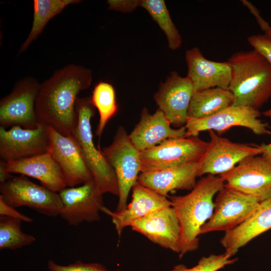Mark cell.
<instances>
[{
	"mask_svg": "<svg viewBox=\"0 0 271 271\" xmlns=\"http://www.w3.org/2000/svg\"><path fill=\"white\" fill-rule=\"evenodd\" d=\"M92 81L91 70L81 66L70 64L56 71L40 84L35 104L39 124L64 136L71 134L78 122L77 96Z\"/></svg>",
	"mask_w": 271,
	"mask_h": 271,
	"instance_id": "6da1fadb",
	"label": "cell"
},
{
	"mask_svg": "<svg viewBox=\"0 0 271 271\" xmlns=\"http://www.w3.org/2000/svg\"><path fill=\"white\" fill-rule=\"evenodd\" d=\"M224 187L220 175L208 174L188 194L170 197L181 228L180 258L198 248L201 228L214 211L213 198Z\"/></svg>",
	"mask_w": 271,
	"mask_h": 271,
	"instance_id": "7a4b0ae2",
	"label": "cell"
},
{
	"mask_svg": "<svg viewBox=\"0 0 271 271\" xmlns=\"http://www.w3.org/2000/svg\"><path fill=\"white\" fill-rule=\"evenodd\" d=\"M227 62L231 68L228 89L233 95L232 105L258 110L271 98V65L254 49L236 52Z\"/></svg>",
	"mask_w": 271,
	"mask_h": 271,
	"instance_id": "3957f363",
	"label": "cell"
},
{
	"mask_svg": "<svg viewBox=\"0 0 271 271\" xmlns=\"http://www.w3.org/2000/svg\"><path fill=\"white\" fill-rule=\"evenodd\" d=\"M78 122L72 133L100 192L118 196L116 177L112 167L93 143L91 119L95 113L91 97H78L76 101Z\"/></svg>",
	"mask_w": 271,
	"mask_h": 271,
	"instance_id": "277c9868",
	"label": "cell"
},
{
	"mask_svg": "<svg viewBox=\"0 0 271 271\" xmlns=\"http://www.w3.org/2000/svg\"><path fill=\"white\" fill-rule=\"evenodd\" d=\"M100 149L116 177L119 193L116 211L120 212L126 208L129 192L138 181L140 152L122 126L118 127L111 144Z\"/></svg>",
	"mask_w": 271,
	"mask_h": 271,
	"instance_id": "5b68a950",
	"label": "cell"
},
{
	"mask_svg": "<svg viewBox=\"0 0 271 271\" xmlns=\"http://www.w3.org/2000/svg\"><path fill=\"white\" fill-rule=\"evenodd\" d=\"M208 145L198 136L169 138L140 152L141 172L156 171L200 161Z\"/></svg>",
	"mask_w": 271,
	"mask_h": 271,
	"instance_id": "8992f818",
	"label": "cell"
},
{
	"mask_svg": "<svg viewBox=\"0 0 271 271\" xmlns=\"http://www.w3.org/2000/svg\"><path fill=\"white\" fill-rule=\"evenodd\" d=\"M0 197L14 208L26 206L49 217L59 215V193L29 180L25 176H12L0 184Z\"/></svg>",
	"mask_w": 271,
	"mask_h": 271,
	"instance_id": "52a82bcc",
	"label": "cell"
},
{
	"mask_svg": "<svg viewBox=\"0 0 271 271\" xmlns=\"http://www.w3.org/2000/svg\"><path fill=\"white\" fill-rule=\"evenodd\" d=\"M260 202L224 185L217 195L210 218L202 226L200 234L214 231H229L247 219Z\"/></svg>",
	"mask_w": 271,
	"mask_h": 271,
	"instance_id": "ba28073f",
	"label": "cell"
},
{
	"mask_svg": "<svg viewBox=\"0 0 271 271\" xmlns=\"http://www.w3.org/2000/svg\"><path fill=\"white\" fill-rule=\"evenodd\" d=\"M260 116L257 109L231 105L207 117H188L184 125L186 129L185 137L198 136L199 132L210 130L221 133L233 126L246 127L258 136H271L268 123L259 119Z\"/></svg>",
	"mask_w": 271,
	"mask_h": 271,
	"instance_id": "9c48e42d",
	"label": "cell"
},
{
	"mask_svg": "<svg viewBox=\"0 0 271 271\" xmlns=\"http://www.w3.org/2000/svg\"><path fill=\"white\" fill-rule=\"evenodd\" d=\"M41 83L31 77L15 85L11 92L0 101V124L6 128L20 126L33 129L40 124L35 112V104Z\"/></svg>",
	"mask_w": 271,
	"mask_h": 271,
	"instance_id": "30bf717a",
	"label": "cell"
},
{
	"mask_svg": "<svg viewBox=\"0 0 271 271\" xmlns=\"http://www.w3.org/2000/svg\"><path fill=\"white\" fill-rule=\"evenodd\" d=\"M210 141L199 161V176L225 173L247 157L262 153L260 146L231 142L212 130H208Z\"/></svg>",
	"mask_w": 271,
	"mask_h": 271,
	"instance_id": "8fae6325",
	"label": "cell"
},
{
	"mask_svg": "<svg viewBox=\"0 0 271 271\" xmlns=\"http://www.w3.org/2000/svg\"><path fill=\"white\" fill-rule=\"evenodd\" d=\"M220 176L225 186L260 202L271 197V164L262 156L247 157Z\"/></svg>",
	"mask_w": 271,
	"mask_h": 271,
	"instance_id": "7c38bea8",
	"label": "cell"
},
{
	"mask_svg": "<svg viewBox=\"0 0 271 271\" xmlns=\"http://www.w3.org/2000/svg\"><path fill=\"white\" fill-rule=\"evenodd\" d=\"M49 127L45 124L33 129L15 125L7 130L0 126L1 159L14 161L48 152Z\"/></svg>",
	"mask_w": 271,
	"mask_h": 271,
	"instance_id": "4fadbf2b",
	"label": "cell"
},
{
	"mask_svg": "<svg viewBox=\"0 0 271 271\" xmlns=\"http://www.w3.org/2000/svg\"><path fill=\"white\" fill-rule=\"evenodd\" d=\"M62 203L59 215L71 226L98 221L104 206L103 194L94 180L79 186L66 187L59 193Z\"/></svg>",
	"mask_w": 271,
	"mask_h": 271,
	"instance_id": "5bb4252c",
	"label": "cell"
},
{
	"mask_svg": "<svg viewBox=\"0 0 271 271\" xmlns=\"http://www.w3.org/2000/svg\"><path fill=\"white\" fill-rule=\"evenodd\" d=\"M194 92V85L187 76L183 77L172 71L160 84L154 98L171 124L181 127L188 118V110Z\"/></svg>",
	"mask_w": 271,
	"mask_h": 271,
	"instance_id": "9a60e30c",
	"label": "cell"
},
{
	"mask_svg": "<svg viewBox=\"0 0 271 271\" xmlns=\"http://www.w3.org/2000/svg\"><path fill=\"white\" fill-rule=\"evenodd\" d=\"M49 130V152L59 165L67 187H75L94 180L73 136L63 135L51 126Z\"/></svg>",
	"mask_w": 271,
	"mask_h": 271,
	"instance_id": "2e32d148",
	"label": "cell"
},
{
	"mask_svg": "<svg viewBox=\"0 0 271 271\" xmlns=\"http://www.w3.org/2000/svg\"><path fill=\"white\" fill-rule=\"evenodd\" d=\"M132 229L161 247L180 253L181 228L172 206L157 210L131 223Z\"/></svg>",
	"mask_w": 271,
	"mask_h": 271,
	"instance_id": "e0dca14e",
	"label": "cell"
},
{
	"mask_svg": "<svg viewBox=\"0 0 271 271\" xmlns=\"http://www.w3.org/2000/svg\"><path fill=\"white\" fill-rule=\"evenodd\" d=\"M132 199L123 210L112 211L104 206L101 212L110 216L119 237L134 221L161 208L171 205L167 197L142 185L138 181L132 188Z\"/></svg>",
	"mask_w": 271,
	"mask_h": 271,
	"instance_id": "ac0fdd59",
	"label": "cell"
},
{
	"mask_svg": "<svg viewBox=\"0 0 271 271\" xmlns=\"http://www.w3.org/2000/svg\"><path fill=\"white\" fill-rule=\"evenodd\" d=\"M185 58L188 67L187 76L192 81L195 91L214 87L228 88L231 68L227 61L207 60L196 47L186 51Z\"/></svg>",
	"mask_w": 271,
	"mask_h": 271,
	"instance_id": "d6986e66",
	"label": "cell"
},
{
	"mask_svg": "<svg viewBox=\"0 0 271 271\" xmlns=\"http://www.w3.org/2000/svg\"><path fill=\"white\" fill-rule=\"evenodd\" d=\"M171 123L164 112L158 109L150 114L144 107L139 123L129 134V138L137 149L143 151L152 148L166 139L185 137V126L173 128Z\"/></svg>",
	"mask_w": 271,
	"mask_h": 271,
	"instance_id": "ffe728a7",
	"label": "cell"
},
{
	"mask_svg": "<svg viewBox=\"0 0 271 271\" xmlns=\"http://www.w3.org/2000/svg\"><path fill=\"white\" fill-rule=\"evenodd\" d=\"M4 164L10 174H19L37 179L42 186L55 192L59 193L67 187L59 165L49 152L17 161L4 160Z\"/></svg>",
	"mask_w": 271,
	"mask_h": 271,
	"instance_id": "44dd1931",
	"label": "cell"
},
{
	"mask_svg": "<svg viewBox=\"0 0 271 271\" xmlns=\"http://www.w3.org/2000/svg\"><path fill=\"white\" fill-rule=\"evenodd\" d=\"M199 161L183 164L164 170L144 172L139 175L138 182L158 194L167 197L177 190H192L199 177Z\"/></svg>",
	"mask_w": 271,
	"mask_h": 271,
	"instance_id": "7402d4cb",
	"label": "cell"
},
{
	"mask_svg": "<svg viewBox=\"0 0 271 271\" xmlns=\"http://www.w3.org/2000/svg\"><path fill=\"white\" fill-rule=\"evenodd\" d=\"M270 229L271 197L260 202L257 210L244 222L225 232L220 239L224 253L231 257L240 247Z\"/></svg>",
	"mask_w": 271,
	"mask_h": 271,
	"instance_id": "603a6c76",
	"label": "cell"
},
{
	"mask_svg": "<svg viewBox=\"0 0 271 271\" xmlns=\"http://www.w3.org/2000/svg\"><path fill=\"white\" fill-rule=\"evenodd\" d=\"M234 97L228 89L214 87L195 91L188 110V117L210 116L233 105Z\"/></svg>",
	"mask_w": 271,
	"mask_h": 271,
	"instance_id": "cb8c5ba5",
	"label": "cell"
},
{
	"mask_svg": "<svg viewBox=\"0 0 271 271\" xmlns=\"http://www.w3.org/2000/svg\"><path fill=\"white\" fill-rule=\"evenodd\" d=\"M81 2L79 0H34L32 27L28 36L21 45L19 54L28 49L51 19L61 13L68 5Z\"/></svg>",
	"mask_w": 271,
	"mask_h": 271,
	"instance_id": "d4e9b609",
	"label": "cell"
},
{
	"mask_svg": "<svg viewBox=\"0 0 271 271\" xmlns=\"http://www.w3.org/2000/svg\"><path fill=\"white\" fill-rule=\"evenodd\" d=\"M139 7L144 8L165 33L168 47L173 50L180 48L182 38L173 22L164 0H140Z\"/></svg>",
	"mask_w": 271,
	"mask_h": 271,
	"instance_id": "484cf974",
	"label": "cell"
},
{
	"mask_svg": "<svg viewBox=\"0 0 271 271\" xmlns=\"http://www.w3.org/2000/svg\"><path fill=\"white\" fill-rule=\"evenodd\" d=\"M91 98L99 113L95 134L100 137L108 121L117 110L114 88L108 82H100L94 87Z\"/></svg>",
	"mask_w": 271,
	"mask_h": 271,
	"instance_id": "4316f807",
	"label": "cell"
},
{
	"mask_svg": "<svg viewBox=\"0 0 271 271\" xmlns=\"http://www.w3.org/2000/svg\"><path fill=\"white\" fill-rule=\"evenodd\" d=\"M22 220L0 216V249L15 250L32 244L35 237L21 229Z\"/></svg>",
	"mask_w": 271,
	"mask_h": 271,
	"instance_id": "83f0119b",
	"label": "cell"
},
{
	"mask_svg": "<svg viewBox=\"0 0 271 271\" xmlns=\"http://www.w3.org/2000/svg\"><path fill=\"white\" fill-rule=\"evenodd\" d=\"M237 260V258H232L224 253L211 254L202 256L197 264L192 267H187L184 264H179L175 265L171 271H218L226 265L234 263Z\"/></svg>",
	"mask_w": 271,
	"mask_h": 271,
	"instance_id": "f1b7e54d",
	"label": "cell"
},
{
	"mask_svg": "<svg viewBox=\"0 0 271 271\" xmlns=\"http://www.w3.org/2000/svg\"><path fill=\"white\" fill-rule=\"evenodd\" d=\"M49 271H108L102 264L98 263H84L77 260L67 265L58 264L52 260L48 263Z\"/></svg>",
	"mask_w": 271,
	"mask_h": 271,
	"instance_id": "f546056e",
	"label": "cell"
},
{
	"mask_svg": "<svg viewBox=\"0 0 271 271\" xmlns=\"http://www.w3.org/2000/svg\"><path fill=\"white\" fill-rule=\"evenodd\" d=\"M247 40L253 49L263 56L271 65V39L264 34H256L249 36Z\"/></svg>",
	"mask_w": 271,
	"mask_h": 271,
	"instance_id": "4dcf8cb0",
	"label": "cell"
},
{
	"mask_svg": "<svg viewBox=\"0 0 271 271\" xmlns=\"http://www.w3.org/2000/svg\"><path fill=\"white\" fill-rule=\"evenodd\" d=\"M107 3L109 10L127 13L139 7L140 0H108Z\"/></svg>",
	"mask_w": 271,
	"mask_h": 271,
	"instance_id": "1f68e13d",
	"label": "cell"
},
{
	"mask_svg": "<svg viewBox=\"0 0 271 271\" xmlns=\"http://www.w3.org/2000/svg\"><path fill=\"white\" fill-rule=\"evenodd\" d=\"M0 216H6L13 218L18 219L24 222H31L33 219L19 212L15 208L12 207L6 203L2 198L0 197Z\"/></svg>",
	"mask_w": 271,
	"mask_h": 271,
	"instance_id": "d6a6232c",
	"label": "cell"
},
{
	"mask_svg": "<svg viewBox=\"0 0 271 271\" xmlns=\"http://www.w3.org/2000/svg\"><path fill=\"white\" fill-rule=\"evenodd\" d=\"M244 6L250 10L255 18L260 28L264 32V35L271 39V27L259 15L258 10L250 2L245 0L241 1Z\"/></svg>",
	"mask_w": 271,
	"mask_h": 271,
	"instance_id": "836d02e7",
	"label": "cell"
},
{
	"mask_svg": "<svg viewBox=\"0 0 271 271\" xmlns=\"http://www.w3.org/2000/svg\"><path fill=\"white\" fill-rule=\"evenodd\" d=\"M260 147L262 150L261 156L271 164V142L268 144L262 143Z\"/></svg>",
	"mask_w": 271,
	"mask_h": 271,
	"instance_id": "e575fe53",
	"label": "cell"
},
{
	"mask_svg": "<svg viewBox=\"0 0 271 271\" xmlns=\"http://www.w3.org/2000/svg\"><path fill=\"white\" fill-rule=\"evenodd\" d=\"M12 176L6 169L4 160H0V184L3 183L9 180Z\"/></svg>",
	"mask_w": 271,
	"mask_h": 271,
	"instance_id": "d590c367",
	"label": "cell"
},
{
	"mask_svg": "<svg viewBox=\"0 0 271 271\" xmlns=\"http://www.w3.org/2000/svg\"><path fill=\"white\" fill-rule=\"evenodd\" d=\"M263 114L265 116L271 118V108L264 111Z\"/></svg>",
	"mask_w": 271,
	"mask_h": 271,
	"instance_id": "8d00e7d4",
	"label": "cell"
},
{
	"mask_svg": "<svg viewBox=\"0 0 271 271\" xmlns=\"http://www.w3.org/2000/svg\"><path fill=\"white\" fill-rule=\"evenodd\" d=\"M113 271H121L120 270H113Z\"/></svg>",
	"mask_w": 271,
	"mask_h": 271,
	"instance_id": "74e56055",
	"label": "cell"
}]
</instances>
